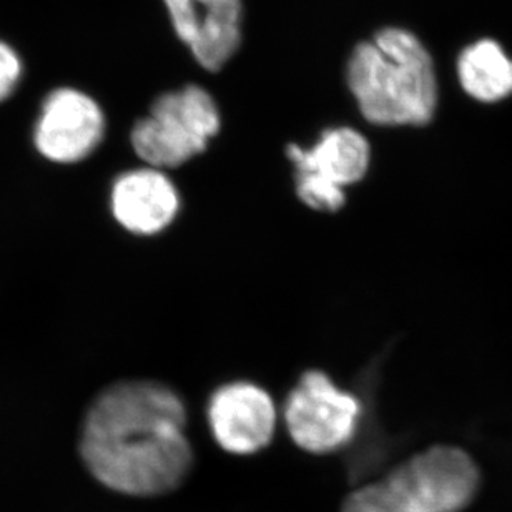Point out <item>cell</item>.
Instances as JSON below:
<instances>
[{
  "instance_id": "obj_12",
  "label": "cell",
  "mask_w": 512,
  "mask_h": 512,
  "mask_svg": "<svg viewBox=\"0 0 512 512\" xmlns=\"http://www.w3.org/2000/svg\"><path fill=\"white\" fill-rule=\"evenodd\" d=\"M24 65L19 54L4 40H0V102L9 99L19 85Z\"/></svg>"
},
{
  "instance_id": "obj_4",
  "label": "cell",
  "mask_w": 512,
  "mask_h": 512,
  "mask_svg": "<svg viewBox=\"0 0 512 512\" xmlns=\"http://www.w3.org/2000/svg\"><path fill=\"white\" fill-rule=\"evenodd\" d=\"M222 125L217 102L200 85L153 100L150 114L130 133L133 150L150 167H180L207 148Z\"/></svg>"
},
{
  "instance_id": "obj_6",
  "label": "cell",
  "mask_w": 512,
  "mask_h": 512,
  "mask_svg": "<svg viewBox=\"0 0 512 512\" xmlns=\"http://www.w3.org/2000/svg\"><path fill=\"white\" fill-rule=\"evenodd\" d=\"M361 404L338 388L330 376L308 371L285 403V423L291 439L308 453H333L355 436Z\"/></svg>"
},
{
  "instance_id": "obj_5",
  "label": "cell",
  "mask_w": 512,
  "mask_h": 512,
  "mask_svg": "<svg viewBox=\"0 0 512 512\" xmlns=\"http://www.w3.org/2000/svg\"><path fill=\"white\" fill-rule=\"evenodd\" d=\"M286 157L295 168L296 193L316 212H338L346 202L345 188L365 177L371 147L351 127L328 128L310 148L291 143Z\"/></svg>"
},
{
  "instance_id": "obj_7",
  "label": "cell",
  "mask_w": 512,
  "mask_h": 512,
  "mask_svg": "<svg viewBox=\"0 0 512 512\" xmlns=\"http://www.w3.org/2000/svg\"><path fill=\"white\" fill-rule=\"evenodd\" d=\"M105 115L90 95L72 87L55 89L45 97L35 122L34 145L54 163H77L99 147Z\"/></svg>"
},
{
  "instance_id": "obj_1",
  "label": "cell",
  "mask_w": 512,
  "mask_h": 512,
  "mask_svg": "<svg viewBox=\"0 0 512 512\" xmlns=\"http://www.w3.org/2000/svg\"><path fill=\"white\" fill-rule=\"evenodd\" d=\"M182 399L162 383L120 381L85 414L80 454L100 483L128 496H162L187 479L193 463Z\"/></svg>"
},
{
  "instance_id": "obj_11",
  "label": "cell",
  "mask_w": 512,
  "mask_h": 512,
  "mask_svg": "<svg viewBox=\"0 0 512 512\" xmlns=\"http://www.w3.org/2000/svg\"><path fill=\"white\" fill-rule=\"evenodd\" d=\"M456 69L464 92L481 104H498L512 95V59L496 40L468 45Z\"/></svg>"
},
{
  "instance_id": "obj_9",
  "label": "cell",
  "mask_w": 512,
  "mask_h": 512,
  "mask_svg": "<svg viewBox=\"0 0 512 512\" xmlns=\"http://www.w3.org/2000/svg\"><path fill=\"white\" fill-rule=\"evenodd\" d=\"M208 424L213 438L227 453L255 454L266 448L275 434V403L256 384H225L210 398Z\"/></svg>"
},
{
  "instance_id": "obj_10",
  "label": "cell",
  "mask_w": 512,
  "mask_h": 512,
  "mask_svg": "<svg viewBox=\"0 0 512 512\" xmlns=\"http://www.w3.org/2000/svg\"><path fill=\"white\" fill-rule=\"evenodd\" d=\"M110 205L115 220L125 230L148 237L162 232L175 220L180 197L177 187L160 168H137L115 180Z\"/></svg>"
},
{
  "instance_id": "obj_8",
  "label": "cell",
  "mask_w": 512,
  "mask_h": 512,
  "mask_svg": "<svg viewBox=\"0 0 512 512\" xmlns=\"http://www.w3.org/2000/svg\"><path fill=\"white\" fill-rule=\"evenodd\" d=\"M178 39L203 69L217 72L242 44V0H163Z\"/></svg>"
},
{
  "instance_id": "obj_3",
  "label": "cell",
  "mask_w": 512,
  "mask_h": 512,
  "mask_svg": "<svg viewBox=\"0 0 512 512\" xmlns=\"http://www.w3.org/2000/svg\"><path fill=\"white\" fill-rule=\"evenodd\" d=\"M479 483L471 454L439 444L414 454L378 483L356 489L341 512H461L473 503Z\"/></svg>"
},
{
  "instance_id": "obj_2",
  "label": "cell",
  "mask_w": 512,
  "mask_h": 512,
  "mask_svg": "<svg viewBox=\"0 0 512 512\" xmlns=\"http://www.w3.org/2000/svg\"><path fill=\"white\" fill-rule=\"evenodd\" d=\"M346 80L361 115L380 127H424L438 110L433 57L401 27H386L356 45Z\"/></svg>"
}]
</instances>
